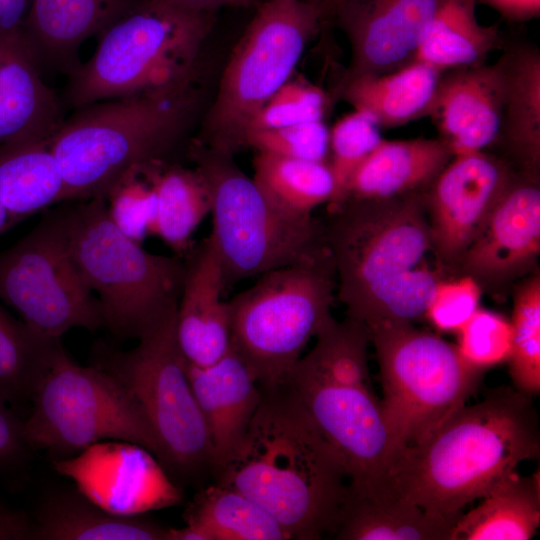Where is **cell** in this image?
<instances>
[{
  "label": "cell",
  "instance_id": "cell-23",
  "mask_svg": "<svg viewBox=\"0 0 540 540\" xmlns=\"http://www.w3.org/2000/svg\"><path fill=\"white\" fill-rule=\"evenodd\" d=\"M497 59L502 102L496 147L517 172L540 174V51L528 42L506 43Z\"/></svg>",
  "mask_w": 540,
  "mask_h": 540
},
{
  "label": "cell",
  "instance_id": "cell-6",
  "mask_svg": "<svg viewBox=\"0 0 540 540\" xmlns=\"http://www.w3.org/2000/svg\"><path fill=\"white\" fill-rule=\"evenodd\" d=\"M62 203L70 255L115 337L137 340L177 309L183 257L143 249L113 223L104 197Z\"/></svg>",
  "mask_w": 540,
  "mask_h": 540
},
{
  "label": "cell",
  "instance_id": "cell-9",
  "mask_svg": "<svg viewBox=\"0 0 540 540\" xmlns=\"http://www.w3.org/2000/svg\"><path fill=\"white\" fill-rule=\"evenodd\" d=\"M176 314L177 309L149 327L128 351L96 343L92 364L115 377L136 402L156 438L159 462L169 476L213 475L210 437L177 342Z\"/></svg>",
  "mask_w": 540,
  "mask_h": 540
},
{
  "label": "cell",
  "instance_id": "cell-41",
  "mask_svg": "<svg viewBox=\"0 0 540 540\" xmlns=\"http://www.w3.org/2000/svg\"><path fill=\"white\" fill-rule=\"evenodd\" d=\"M245 147L292 159L327 162L329 129L323 120H318L252 131L245 136Z\"/></svg>",
  "mask_w": 540,
  "mask_h": 540
},
{
  "label": "cell",
  "instance_id": "cell-40",
  "mask_svg": "<svg viewBox=\"0 0 540 540\" xmlns=\"http://www.w3.org/2000/svg\"><path fill=\"white\" fill-rule=\"evenodd\" d=\"M461 356L472 366L487 370L508 361L512 325L504 316L479 307L456 332Z\"/></svg>",
  "mask_w": 540,
  "mask_h": 540
},
{
  "label": "cell",
  "instance_id": "cell-3",
  "mask_svg": "<svg viewBox=\"0 0 540 540\" xmlns=\"http://www.w3.org/2000/svg\"><path fill=\"white\" fill-rule=\"evenodd\" d=\"M539 450L530 397L501 386L460 407L420 444L398 451L380 488L431 514L459 519L469 503L516 473L520 463L536 458Z\"/></svg>",
  "mask_w": 540,
  "mask_h": 540
},
{
  "label": "cell",
  "instance_id": "cell-15",
  "mask_svg": "<svg viewBox=\"0 0 540 540\" xmlns=\"http://www.w3.org/2000/svg\"><path fill=\"white\" fill-rule=\"evenodd\" d=\"M517 172L496 154L453 156L424 192L432 242L449 275H457L464 252Z\"/></svg>",
  "mask_w": 540,
  "mask_h": 540
},
{
  "label": "cell",
  "instance_id": "cell-36",
  "mask_svg": "<svg viewBox=\"0 0 540 540\" xmlns=\"http://www.w3.org/2000/svg\"><path fill=\"white\" fill-rule=\"evenodd\" d=\"M509 373L516 390L532 397L540 392V275L524 279L514 290Z\"/></svg>",
  "mask_w": 540,
  "mask_h": 540
},
{
  "label": "cell",
  "instance_id": "cell-7",
  "mask_svg": "<svg viewBox=\"0 0 540 540\" xmlns=\"http://www.w3.org/2000/svg\"><path fill=\"white\" fill-rule=\"evenodd\" d=\"M337 285L326 247L318 254L257 277L226 301L230 348L261 389L285 382L308 341L333 318Z\"/></svg>",
  "mask_w": 540,
  "mask_h": 540
},
{
  "label": "cell",
  "instance_id": "cell-4",
  "mask_svg": "<svg viewBox=\"0 0 540 540\" xmlns=\"http://www.w3.org/2000/svg\"><path fill=\"white\" fill-rule=\"evenodd\" d=\"M200 76L94 102L64 118L49 139L64 179L62 202L104 197L132 165L171 160L200 113Z\"/></svg>",
  "mask_w": 540,
  "mask_h": 540
},
{
  "label": "cell",
  "instance_id": "cell-10",
  "mask_svg": "<svg viewBox=\"0 0 540 540\" xmlns=\"http://www.w3.org/2000/svg\"><path fill=\"white\" fill-rule=\"evenodd\" d=\"M323 26L304 0H267L235 45L216 97L192 140L234 155L244 148L257 110L293 75L308 42Z\"/></svg>",
  "mask_w": 540,
  "mask_h": 540
},
{
  "label": "cell",
  "instance_id": "cell-25",
  "mask_svg": "<svg viewBox=\"0 0 540 540\" xmlns=\"http://www.w3.org/2000/svg\"><path fill=\"white\" fill-rule=\"evenodd\" d=\"M453 156L440 138L382 139L351 175L340 204L423 192Z\"/></svg>",
  "mask_w": 540,
  "mask_h": 540
},
{
  "label": "cell",
  "instance_id": "cell-27",
  "mask_svg": "<svg viewBox=\"0 0 540 540\" xmlns=\"http://www.w3.org/2000/svg\"><path fill=\"white\" fill-rule=\"evenodd\" d=\"M170 536V527L139 516L112 514L76 488L45 496L32 533L36 540H170Z\"/></svg>",
  "mask_w": 540,
  "mask_h": 540
},
{
  "label": "cell",
  "instance_id": "cell-14",
  "mask_svg": "<svg viewBox=\"0 0 540 540\" xmlns=\"http://www.w3.org/2000/svg\"><path fill=\"white\" fill-rule=\"evenodd\" d=\"M284 383L342 460L351 492L379 488L398 446L371 383L330 379L301 357Z\"/></svg>",
  "mask_w": 540,
  "mask_h": 540
},
{
  "label": "cell",
  "instance_id": "cell-13",
  "mask_svg": "<svg viewBox=\"0 0 540 540\" xmlns=\"http://www.w3.org/2000/svg\"><path fill=\"white\" fill-rule=\"evenodd\" d=\"M0 301L47 338L104 326L100 304L70 255L63 203L0 251Z\"/></svg>",
  "mask_w": 540,
  "mask_h": 540
},
{
  "label": "cell",
  "instance_id": "cell-48",
  "mask_svg": "<svg viewBox=\"0 0 540 540\" xmlns=\"http://www.w3.org/2000/svg\"><path fill=\"white\" fill-rule=\"evenodd\" d=\"M314 6L320 14L323 26L334 22L336 13L345 0H304Z\"/></svg>",
  "mask_w": 540,
  "mask_h": 540
},
{
  "label": "cell",
  "instance_id": "cell-5",
  "mask_svg": "<svg viewBox=\"0 0 540 540\" xmlns=\"http://www.w3.org/2000/svg\"><path fill=\"white\" fill-rule=\"evenodd\" d=\"M214 13L141 0L98 36L93 56L68 76L62 104L73 110L157 90L200 71Z\"/></svg>",
  "mask_w": 540,
  "mask_h": 540
},
{
  "label": "cell",
  "instance_id": "cell-26",
  "mask_svg": "<svg viewBox=\"0 0 540 540\" xmlns=\"http://www.w3.org/2000/svg\"><path fill=\"white\" fill-rule=\"evenodd\" d=\"M443 72L414 60L386 74L352 79L337 87L336 94L380 129L400 127L429 116Z\"/></svg>",
  "mask_w": 540,
  "mask_h": 540
},
{
  "label": "cell",
  "instance_id": "cell-47",
  "mask_svg": "<svg viewBox=\"0 0 540 540\" xmlns=\"http://www.w3.org/2000/svg\"><path fill=\"white\" fill-rule=\"evenodd\" d=\"M185 9L214 13L222 7L249 8L257 4V0H167Z\"/></svg>",
  "mask_w": 540,
  "mask_h": 540
},
{
  "label": "cell",
  "instance_id": "cell-16",
  "mask_svg": "<svg viewBox=\"0 0 540 540\" xmlns=\"http://www.w3.org/2000/svg\"><path fill=\"white\" fill-rule=\"evenodd\" d=\"M55 470L102 509L119 516L178 504L182 491L146 448L126 441L95 443L68 458L53 460Z\"/></svg>",
  "mask_w": 540,
  "mask_h": 540
},
{
  "label": "cell",
  "instance_id": "cell-17",
  "mask_svg": "<svg viewBox=\"0 0 540 540\" xmlns=\"http://www.w3.org/2000/svg\"><path fill=\"white\" fill-rule=\"evenodd\" d=\"M540 179L517 173L464 252L457 275L481 287H505L527 274L540 254Z\"/></svg>",
  "mask_w": 540,
  "mask_h": 540
},
{
  "label": "cell",
  "instance_id": "cell-38",
  "mask_svg": "<svg viewBox=\"0 0 540 540\" xmlns=\"http://www.w3.org/2000/svg\"><path fill=\"white\" fill-rule=\"evenodd\" d=\"M382 139L376 122L358 110L341 117L329 130L327 163L334 178L335 193L327 209L342 202L351 175Z\"/></svg>",
  "mask_w": 540,
  "mask_h": 540
},
{
  "label": "cell",
  "instance_id": "cell-35",
  "mask_svg": "<svg viewBox=\"0 0 540 540\" xmlns=\"http://www.w3.org/2000/svg\"><path fill=\"white\" fill-rule=\"evenodd\" d=\"M62 347L0 305V396L7 403L31 400Z\"/></svg>",
  "mask_w": 540,
  "mask_h": 540
},
{
  "label": "cell",
  "instance_id": "cell-31",
  "mask_svg": "<svg viewBox=\"0 0 540 540\" xmlns=\"http://www.w3.org/2000/svg\"><path fill=\"white\" fill-rule=\"evenodd\" d=\"M64 179L49 140L0 146V204L18 224L60 204Z\"/></svg>",
  "mask_w": 540,
  "mask_h": 540
},
{
  "label": "cell",
  "instance_id": "cell-8",
  "mask_svg": "<svg viewBox=\"0 0 540 540\" xmlns=\"http://www.w3.org/2000/svg\"><path fill=\"white\" fill-rule=\"evenodd\" d=\"M186 154L209 189L210 234L220 254L225 293L245 279L297 263L327 247L322 220L276 208L233 155L192 139Z\"/></svg>",
  "mask_w": 540,
  "mask_h": 540
},
{
  "label": "cell",
  "instance_id": "cell-29",
  "mask_svg": "<svg viewBox=\"0 0 540 540\" xmlns=\"http://www.w3.org/2000/svg\"><path fill=\"white\" fill-rule=\"evenodd\" d=\"M185 527L172 528L171 540H289L283 526L239 491L213 483L188 504Z\"/></svg>",
  "mask_w": 540,
  "mask_h": 540
},
{
  "label": "cell",
  "instance_id": "cell-39",
  "mask_svg": "<svg viewBox=\"0 0 540 540\" xmlns=\"http://www.w3.org/2000/svg\"><path fill=\"white\" fill-rule=\"evenodd\" d=\"M328 102L322 88L292 76L253 115L245 136L252 131L323 120Z\"/></svg>",
  "mask_w": 540,
  "mask_h": 540
},
{
  "label": "cell",
  "instance_id": "cell-22",
  "mask_svg": "<svg viewBox=\"0 0 540 540\" xmlns=\"http://www.w3.org/2000/svg\"><path fill=\"white\" fill-rule=\"evenodd\" d=\"M141 0H33L22 29L41 71L70 76L81 46L133 10Z\"/></svg>",
  "mask_w": 540,
  "mask_h": 540
},
{
  "label": "cell",
  "instance_id": "cell-1",
  "mask_svg": "<svg viewBox=\"0 0 540 540\" xmlns=\"http://www.w3.org/2000/svg\"><path fill=\"white\" fill-rule=\"evenodd\" d=\"M424 192L327 209L325 241L347 317L367 327L425 317L449 274L432 242Z\"/></svg>",
  "mask_w": 540,
  "mask_h": 540
},
{
  "label": "cell",
  "instance_id": "cell-49",
  "mask_svg": "<svg viewBox=\"0 0 540 540\" xmlns=\"http://www.w3.org/2000/svg\"><path fill=\"white\" fill-rule=\"evenodd\" d=\"M15 225L16 223L13 221L12 217L0 204V235L13 228Z\"/></svg>",
  "mask_w": 540,
  "mask_h": 540
},
{
  "label": "cell",
  "instance_id": "cell-20",
  "mask_svg": "<svg viewBox=\"0 0 540 540\" xmlns=\"http://www.w3.org/2000/svg\"><path fill=\"white\" fill-rule=\"evenodd\" d=\"M502 73L498 60L442 73L429 117L453 155L490 148L498 134Z\"/></svg>",
  "mask_w": 540,
  "mask_h": 540
},
{
  "label": "cell",
  "instance_id": "cell-32",
  "mask_svg": "<svg viewBox=\"0 0 540 540\" xmlns=\"http://www.w3.org/2000/svg\"><path fill=\"white\" fill-rule=\"evenodd\" d=\"M156 193V213L151 235L158 236L175 255L183 257L192 247L191 237L210 214L208 186L195 168L173 160L147 163Z\"/></svg>",
  "mask_w": 540,
  "mask_h": 540
},
{
  "label": "cell",
  "instance_id": "cell-46",
  "mask_svg": "<svg viewBox=\"0 0 540 540\" xmlns=\"http://www.w3.org/2000/svg\"><path fill=\"white\" fill-rule=\"evenodd\" d=\"M33 523L18 513L0 508V540L32 539Z\"/></svg>",
  "mask_w": 540,
  "mask_h": 540
},
{
  "label": "cell",
  "instance_id": "cell-34",
  "mask_svg": "<svg viewBox=\"0 0 540 540\" xmlns=\"http://www.w3.org/2000/svg\"><path fill=\"white\" fill-rule=\"evenodd\" d=\"M253 168L252 179L264 196L289 215L310 217L316 207L334 197L335 182L327 162L258 152Z\"/></svg>",
  "mask_w": 540,
  "mask_h": 540
},
{
  "label": "cell",
  "instance_id": "cell-37",
  "mask_svg": "<svg viewBox=\"0 0 540 540\" xmlns=\"http://www.w3.org/2000/svg\"><path fill=\"white\" fill-rule=\"evenodd\" d=\"M147 163L126 169L104 195L113 223L139 244L151 235L156 213V193Z\"/></svg>",
  "mask_w": 540,
  "mask_h": 540
},
{
  "label": "cell",
  "instance_id": "cell-21",
  "mask_svg": "<svg viewBox=\"0 0 540 540\" xmlns=\"http://www.w3.org/2000/svg\"><path fill=\"white\" fill-rule=\"evenodd\" d=\"M186 370L210 437L214 476L243 442L262 391L248 366L231 348L208 366L186 361Z\"/></svg>",
  "mask_w": 540,
  "mask_h": 540
},
{
  "label": "cell",
  "instance_id": "cell-18",
  "mask_svg": "<svg viewBox=\"0 0 540 540\" xmlns=\"http://www.w3.org/2000/svg\"><path fill=\"white\" fill-rule=\"evenodd\" d=\"M438 0H345L334 22L351 51L337 87L398 70L415 60Z\"/></svg>",
  "mask_w": 540,
  "mask_h": 540
},
{
  "label": "cell",
  "instance_id": "cell-44",
  "mask_svg": "<svg viewBox=\"0 0 540 540\" xmlns=\"http://www.w3.org/2000/svg\"><path fill=\"white\" fill-rule=\"evenodd\" d=\"M511 23H524L540 17V0H476Z\"/></svg>",
  "mask_w": 540,
  "mask_h": 540
},
{
  "label": "cell",
  "instance_id": "cell-45",
  "mask_svg": "<svg viewBox=\"0 0 540 540\" xmlns=\"http://www.w3.org/2000/svg\"><path fill=\"white\" fill-rule=\"evenodd\" d=\"M33 0H0V34L22 31Z\"/></svg>",
  "mask_w": 540,
  "mask_h": 540
},
{
  "label": "cell",
  "instance_id": "cell-24",
  "mask_svg": "<svg viewBox=\"0 0 540 540\" xmlns=\"http://www.w3.org/2000/svg\"><path fill=\"white\" fill-rule=\"evenodd\" d=\"M63 108L22 31L0 34V146L49 140L64 119Z\"/></svg>",
  "mask_w": 540,
  "mask_h": 540
},
{
  "label": "cell",
  "instance_id": "cell-11",
  "mask_svg": "<svg viewBox=\"0 0 540 540\" xmlns=\"http://www.w3.org/2000/svg\"><path fill=\"white\" fill-rule=\"evenodd\" d=\"M369 328L379 364L384 416L398 451L420 444L475 392L485 371L456 345L410 322Z\"/></svg>",
  "mask_w": 540,
  "mask_h": 540
},
{
  "label": "cell",
  "instance_id": "cell-12",
  "mask_svg": "<svg viewBox=\"0 0 540 540\" xmlns=\"http://www.w3.org/2000/svg\"><path fill=\"white\" fill-rule=\"evenodd\" d=\"M23 421L29 447L59 460L102 441H126L159 461L156 438L124 386L104 369L74 362L62 347L39 383Z\"/></svg>",
  "mask_w": 540,
  "mask_h": 540
},
{
  "label": "cell",
  "instance_id": "cell-19",
  "mask_svg": "<svg viewBox=\"0 0 540 540\" xmlns=\"http://www.w3.org/2000/svg\"><path fill=\"white\" fill-rule=\"evenodd\" d=\"M185 271L176 314V337L185 360L208 366L230 349L223 269L211 234L183 256Z\"/></svg>",
  "mask_w": 540,
  "mask_h": 540
},
{
  "label": "cell",
  "instance_id": "cell-30",
  "mask_svg": "<svg viewBox=\"0 0 540 540\" xmlns=\"http://www.w3.org/2000/svg\"><path fill=\"white\" fill-rule=\"evenodd\" d=\"M476 0H438L415 60L442 71L486 62L506 44L498 24L482 25Z\"/></svg>",
  "mask_w": 540,
  "mask_h": 540
},
{
  "label": "cell",
  "instance_id": "cell-33",
  "mask_svg": "<svg viewBox=\"0 0 540 540\" xmlns=\"http://www.w3.org/2000/svg\"><path fill=\"white\" fill-rule=\"evenodd\" d=\"M481 503L462 514L450 540H529L540 525L539 474L517 472L501 482Z\"/></svg>",
  "mask_w": 540,
  "mask_h": 540
},
{
  "label": "cell",
  "instance_id": "cell-28",
  "mask_svg": "<svg viewBox=\"0 0 540 540\" xmlns=\"http://www.w3.org/2000/svg\"><path fill=\"white\" fill-rule=\"evenodd\" d=\"M458 519L440 517L379 488L350 496L334 534L340 540H450Z\"/></svg>",
  "mask_w": 540,
  "mask_h": 540
},
{
  "label": "cell",
  "instance_id": "cell-2",
  "mask_svg": "<svg viewBox=\"0 0 540 540\" xmlns=\"http://www.w3.org/2000/svg\"><path fill=\"white\" fill-rule=\"evenodd\" d=\"M261 391L243 442L214 483L262 506L291 539L334 536L350 496L346 467L285 383Z\"/></svg>",
  "mask_w": 540,
  "mask_h": 540
},
{
  "label": "cell",
  "instance_id": "cell-43",
  "mask_svg": "<svg viewBox=\"0 0 540 540\" xmlns=\"http://www.w3.org/2000/svg\"><path fill=\"white\" fill-rule=\"evenodd\" d=\"M20 421L0 396V463L12 460L28 448Z\"/></svg>",
  "mask_w": 540,
  "mask_h": 540
},
{
  "label": "cell",
  "instance_id": "cell-42",
  "mask_svg": "<svg viewBox=\"0 0 540 540\" xmlns=\"http://www.w3.org/2000/svg\"><path fill=\"white\" fill-rule=\"evenodd\" d=\"M482 287L469 275L441 280L428 305L425 317L443 332H457L479 308Z\"/></svg>",
  "mask_w": 540,
  "mask_h": 540
}]
</instances>
